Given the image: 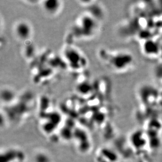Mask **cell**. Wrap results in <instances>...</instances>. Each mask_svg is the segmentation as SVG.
<instances>
[{
  "label": "cell",
  "instance_id": "obj_1",
  "mask_svg": "<svg viewBox=\"0 0 162 162\" xmlns=\"http://www.w3.org/2000/svg\"><path fill=\"white\" fill-rule=\"evenodd\" d=\"M100 28V21L86 11L74 20L71 28V34L76 40H88L97 35Z\"/></svg>",
  "mask_w": 162,
  "mask_h": 162
},
{
  "label": "cell",
  "instance_id": "obj_2",
  "mask_svg": "<svg viewBox=\"0 0 162 162\" xmlns=\"http://www.w3.org/2000/svg\"><path fill=\"white\" fill-rule=\"evenodd\" d=\"M64 54L67 64L71 68L76 70L85 66V58L76 48L67 46L64 50Z\"/></svg>",
  "mask_w": 162,
  "mask_h": 162
},
{
  "label": "cell",
  "instance_id": "obj_3",
  "mask_svg": "<svg viewBox=\"0 0 162 162\" xmlns=\"http://www.w3.org/2000/svg\"><path fill=\"white\" fill-rule=\"evenodd\" d=\"M14 36L18 40L25 42L30 40L33 34V28L29 21L20 19L16 22L13 26Z\"/></svg>",
  "mask_w": 162,
  "mask_h": 162
},
{
  "label": "cell",
  "instance_id": "obj_4",
  "mask_svg": "<svg viewBox=\"0 0 162 162\" xmlns=\"http://www.w3.org/2000/svg\"><path fill=\"white\" fill-rule=\"evenodd\" d=\"M40 5L43 11L50 17L58 16L63 10V1L58 0H47L40 1Z\"/></svg>",
  "mask_w": 162,
  "mask_h": 162
},
{
  "label": "cell",
  "instance_id": "obj_5",
  "mask_svg": "<svg viewBox=\"0 0 162 162\" xmlns=\"http://www.w3.org/2000/svg\"><path fill=\"white\" fill-rule=\"evenodd\" d=\"M13 90L11 88H4L1 91V99L2 101H4L5 103L8 102L9 101L13 100L14 98L15 94Z\"/></svg>",
  "mask_w": 162,
  "mask_h": 162
}]
</instances>
